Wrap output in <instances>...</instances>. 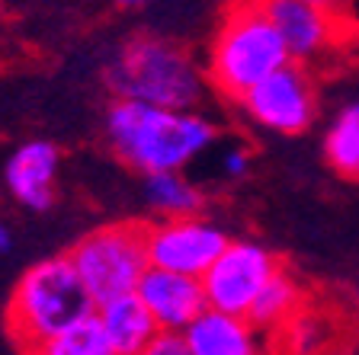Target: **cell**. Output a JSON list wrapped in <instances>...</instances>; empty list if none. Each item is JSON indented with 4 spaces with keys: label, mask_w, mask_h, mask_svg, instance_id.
<instances>
[{
    "label": "cell",
    "mask_w": 359,
    "mask_h": 355,
    "mask_svg": "<svg viewBox=\"0 0 359 355\" xmlns=\"http://www.w3.org/2000/svg\"><path fill=\"white\" fill-rule=\"evenodd\" d=\"M106 144L128 170H187L215 144L218 128L196 109H164L138 99H112L103 118Z\"/></svg>",
    "instance_id": "1"
},
{
    "label": "cell",
    "mask_w": 359,
    "mask_h": 355,
    "mask_svg": "<svg viewBox=\"0 0 359 355\" xmlns=\"http://www.w3.org/2000/svg\"><path fill=\"white\" fill-rule=\"evenodd\" d=\"M103 81L112 99H138L164 109H199L209 97L205 67L193 52L154 32L126 39L106 64Z\"/></svg>",
    "instance_id": "2"
},
{
    "label": "cell",
    "mask_w": 359,
    "mask_h": 355,
    "mask_svg": "<svg viewBox=\"0 0 359 355\" xmlns=\"http://www.w3.org/2000/svg\"><path fill=\"white\" fill-rule=\"evenodd\" d=\"M97 311V301L77 275L71 256L39 259L20 275L7 304V336L16 349L42 352L61 330Z\"/></svg>",
    "instance_id": "3"
},
{
    "label": "cell",
    "mask_w": 359,
    "mask_h": 355,
    "mask_svg": "<svg viewBox=\"0 0 359 355\" xmlns=\"http://www.w3.org/2000/svg\"><path fill=\"white\" fill-rule=\"evenodd\" d=\"M289 61V48L273 20L263 13L260 0H238L224 10L212 32L205 77L218 97L238 103L254 83Z\"/></svg>",
    "instance_id": "4"
},
{
    "label": "cell",
    "mask_w": 359,
    "mask_h": 355,
    "mask_svg": "<svg viewBox=\"0 0 359 355\" xmlns=\"http://www.w3.org/2000/svg\"><path fill=\"white\" fill-rule=\"evenodd\" d=\"M67 256H71L77 275L83 279V285L97 304L135 291L144 269L151 266L144 224L135 221H119L90 230L71 246Z\"/></svg>",
    "instance_id": "5"
},
{
    "label": "cell",
    "mask_w": 359,
    "mask_h": 355,
    "mask_svg": "<svg viewBox=\"0 0 359 355\" xmlns=\"http://www.w3.org/2000/svg\"><path fill=\"white\" fill-rule=\"evenodd\" d=\"M247 122L283 138H299L318 118V87L308 64L289 61L238 99Z\"/></svg>",
    "instance_id": "6"
},
{
    "label": "cell",
    "mask_w": 359,
    "mask_h": 355,
    "mask_svg": "<svg viewBox=\"0 0 359 355\" xmlns=\"http://www.w3.org/2000/svg\"><path fill=\"white\" fill-rule=\"evenodd\" d=\"M283 266L276 253L266 250L257 240L231 237L228 246L218 253V259L202 275V288H205V304L218 311L244 314L254 307L257 295L263 291L273 272Z\"/></svg>",
    "instance_id": "7"
},
{
    "label": "cell",
    "mask_w": 359,
    "mask_h": 355,
    "mask_svg": "<svg viewBox=\"0 0 359 355\" xmlns=\"http://www.w3.org/2000/svg\"><path fill=\"white\" fill-rule=\"evenodd\" d=\"M144 240H148L151 266L202 279L205 269L218 259V253L228 246L231 234L202 215H183L157 218V221L144 224Z\"/></svg>",
    "instance_id": "8"
},
{
    "label": "cell",
    "mask_w": 359,
    "mask_h": 355,
    "mask_svg": "<svg viewBox=\"0 0 359 355\" xmlns=\"http://www.w3.org/2000/svg\"><path fill=\"white\" fill-rule=\"evenodd\" d=\"M263 13L279 29L292 61L314 64L334 52L344 32H350L340 10L314 4V0H260Z\"/></svg>",
    "instance_id": "9"
},
{
    "label": "cell",
    "mask_w": 359,
    "mask_h": 355,
    "mask_svg": "<svg viewBox=\"0 0 359 355\" xmlns=\"http://www.w3.org/2000/svg\"><path fill=\"white\" fill-rule=\"evenodd\" d=\"M61 151L45 138H32L7 157L4 186L10 199L26 211H48L58 199Z\"/></svg>",
    "instance_id": "10"
},
{
    "label": "cell",
    "mask_w": 359,
    "mask_h": 355,
    "mask_svg": "<svg viewBox=\"0 0 359 355\" xmlns=\"http://www.w3.org/2000/svg\"><path fill=\"white\" fill-rule=\"evenodd\" d=\"M138 298L148 304L151 317L157 320L161 330H187L196 320V314L205 311V288L202 279L173 269L148 266L138 281Z\"/></svg>",
    "instance_id": "11"
},
{
    "label": "cell",
    "mask_w": 359,
    "mask_h": 355,
    "mask_svg": "<svg viewBox=\"0 0 359 355\" xmlns=\"http://www.w3.org/2000/svg\"><path fill=\"white\" fill-rule=\"evenodd\" d=\"M189 355H254L263 349L266 336L250 323V317L231 311L205 307L183 330Z\"/></svg>",
    "instance_id": "12"
},
{
    "label": "cell",
    "mask_w": 359,
    "mask_h": 355,
    "mask_svg": "<svg viewBox=\"0 0 359 355\" xmlns=\"http://www.w3.org/2000/svg\"><path fill=\"white\" fill-rule=\"evenodd\" d=\"M97 314L103 320V330L109 336L112 355H144L161 330L157 320L151 317L148 304L138 298V291H126L109 301L97 304Z\"/></svg>",
    "instance_id": "13"
},
{
    "label": "cell",
    "mask_w": 359,
    "mask_h": 355,
    "mask_svg": "<svg viewBox=\"0 0 359 355\" xmlns=\"http://www.w3.org/2000/svg\"><path fill=\"white\" fill-rule=\"evenodd\" d=\"M302 307H305V288H302V281L285 266H279L276 272H273V279L263 285V291L257 295V301H254V307L247 311V317H250V323H254L263 336H276Z\"/></svg>",
    "instance_id": "14"
},
{
    "label": "cell",
    "mask_w": 359,
    "mask_h": 355,
    "mask_svg": "<svg viewBox=\"0 0 359 355\" xmlns=\"http://www.w3.org/2000/svg\"><path fill=\"white\" fill-rule=\"evenodd\" d=\"M144 205L154 211V218H183L199 215L205 205V193L193 179L183 176V170H164L144 176Z\"/></svg>",
    "instance_id": "15"
},
{
    "label": "cell",
    "mask_w": 359,
    "mask_h": 355,
    "mask_svg": "<svg viewBox=\"0 0 359 355\" xmlns=\"http://www.w3.org/2000/svg\"><path fill=\"white\" fill-rule=\"evenodd\" d=\"M324 160L334 173L359 179V103H346L324 132Z\"/></svg>",
    "instance_id": "16"
},
{
    "label": "cell",
    "mask_w": 359,
    "mask_h": 355,
    "mask_svg": "<svg viewBox=\"0 0 359 355\" xmlns=\"http://www.w3.org/2000/svg\"><path fill=\"white\" fill-rule=\"evenodd\" d=\"M42 355H112L109 336L103 330L100 314H87L77 323H71L67 330H61L48 346L42 349Z\"/></svg>",
    "instance_id": "17"
},
{
    "label": "cell",
    "mask_w": 359,
    "mask_h": 355,
    "mask_svg": "<svg viewBox=\"0 0 359 355\" xmlns=\"http://www.w3.org/2000/svg\"><path fill=\"white\" fill-rule=\"evenodd\" d=\"M276 336L285 340V349H292V352H321L334 340V326L321 311H311L305 304Z\"/></svg>",
    "instance_id": "18"
},
{
    "label": "cell",
    "mask_w": 359,
    "mask_h": 355,
    "mask_svg": "<svg viewBox=\"0 0 359 355\" xmlns=\"http://www.w3.org/2000/svg\"><path fill=\"white\" fill-rule=\"evenodd\" d=\"M144 355H189L183 330H157Z\"/></svg>",
    "instance_id": "19"
},
{
    "label": "cell",
    "mask_w": 359,
    "mask_h": 355,
    "mask_svg": "<svg viewBox=\"0 0 359 355\" xmlns=\"http://www.w3.org/2000/svg\"><path fill=\"white\" fill-rule=\"evenodd\" d=\"M250 163H254L250 151L241 148V144H234V148H228L222 154V173L228 179H244L247 173H250Z\"/></svg>",
    "instance_id": "20"
},
{
    "label": "cell",
    "mask_w": 359,
    "mask_h": 355,
    "mask_svg": "<svg viewBox=\"0 0 359 355\" xmlns=\"http://www.w3.org/2000/svg\"><path fill=\"white\" fill-rule=\"evenodd\" d=\"M340 16L346 20L350 32H359V0H344L340 4Z\"/></svg>",
    "instance_id": "21"
},
{
    "label": "cell",
    "mask_w": 359,
    "mask_h": 355,
    "mask_svg": "<svg viewBox=\"0 0 359 355\" xmlns=\"http://www.w3.org/2000/svg\"><path fill=\"white\" fill-rule=\"evenodd\" d=\"M10 246H13V237H10V228H7V221L0 218V253H7Z\"/></svg>",
    "instance_id": "22"
},
{
    "label": "cell",
    "mask_w": 359,
    "mask_h": 355,
    "mask_svg": "<svg viewBox=\"0 0 359 355\" xmlns=\"http://www.w3.org/2000/svg\"><path fill=\"white\" fill-rule=\"evenodd\" d=\"M119 10H142V7H148V4H154V0H112Z\"/></svg>",
    "instance_id": "23"
},
{
    "label": "cell",
    "mask_w": 359,
    "mask_h": 355,
    "mask_svg": "<svg viewBox=\"0 0 359 355\" xmlns=\"http://www.w3.org/2000/svg\"><path fill=\"white\" fill-rule=\"evenodd\" d=\"M314 4H324V7H334V10H340V4H344V0H314Z\"/></svg>",
    "instance_id": "24"
}]
</instances>
